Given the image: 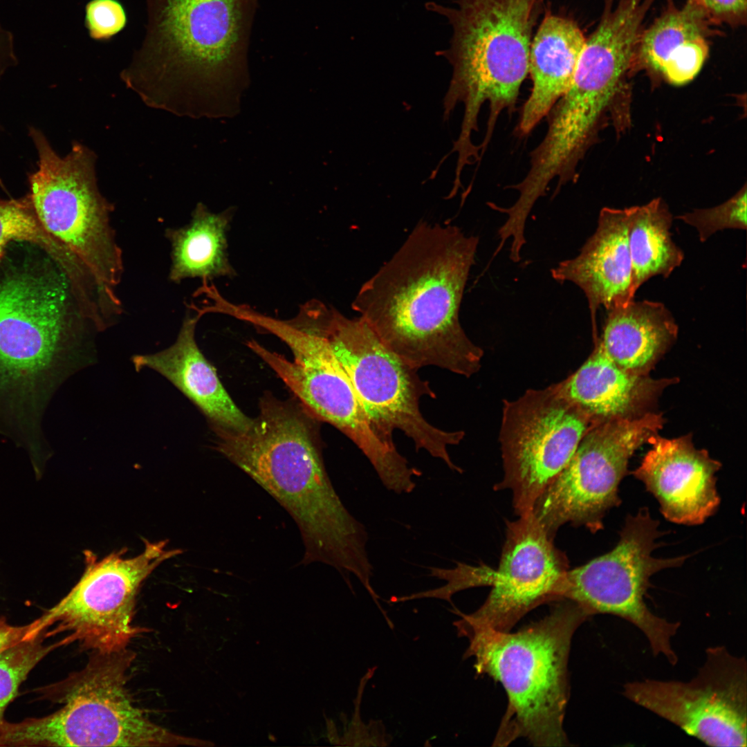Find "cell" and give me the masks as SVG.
<instances>
[{
  "instance_id": "obj_9",
  "label": "cell",
  "mask_w": 747,
  "mask_h": 747,
  "mask_svg": "<svg viewBox=\"0 0 747 747\" xmlns=\"http://www.w3.org/2000/svg\"><path fill=\"white\" fill-rule=\"evenodd\" d=\"M322 331L379 436L394 444L392 433L399 430L416 450H425L461 473L448 448L458 445L465 433L442 430L423 416L421 398L436 396L418 370L389 350L360 317L348 318L331 307Z\"/></svg>"
},
{
  "instance_id": "obj_29",
  "label": "cell",
  "mask_w": 747,
  "mask_h": 747,
  "mask_svg": "<svg viewBox=\"0 0 747 747\" xmlns=\"http://www.w3.org/2000/svg\"><path fill=\"white\" fill-rule=\"evenodd\" d=\"M127 15L118 0H91L85 7V25L89 37L97 41L111 39L127 24Z\"/></svg>"
},
{
  "instance_id": "obj_20",
  "label": "cell",
  "mask_w": 747,
  "mask_h": 747,
  "mask_svg": "<svg viewBox=\"0 0 747 747\" xmlns=\"http://www.w3.org/2000/svg\"><path fill=\"white\" fill-rule=\"evenodd\" d=\"M675 378L656 379L616 365L596 339L593 351L573 374L555 384L571 404L597 423L632 418L648 412Z\"/></svg>"
},
{
  "instance_id": "obj_10",
  "label": "cell",
  "mask_w": 747,
  "mask_h": 747,
  "mask_svg": "<svg viewBox=\"0 0 747 747\" xmlns=\"http://www.w3.org/2000/svg\"><path fill=\"white\" fill-rule=\"evenodd\" d=\"M663 535L648 508L627 515L611 551L568 570L559 601L575 602L588 617L610 614L628 621L643 633L654 655H663L674 665L678 657L672 639L681 624L655 615L645 601L650 578L663 569L681 566L688 557L653 556L660 546L657 540Z\"/></svg>"
},
{
  "instance_id": "obj_14",
  "label": "cell",
  "mask_w": 747,
  "mask_h": 747,
  "mask_svg": "<svg viewBox=\"0 0 747 747\" xmlns=\"http://www.w3.org/2000/svg\"><path fill=\"white\" fill-rule=\"evenodd\" d=\"M598 424L567 400L555 384L504 400L499 436L504 476L494 488L510 490L517 515L532 512L583 436Z\"/></svg>"
},
{
  "instance_id": "obj_30",
  "label": "cell",
  "mask_w": 747,
  "mask_h": 747,
  "mask_svg": "<svg viewBox=\"0 0 747 747\" xmlns=\"http://www.w3.org/2000/svg\"><path fill=\"white\" fill-rule=\"evenodd\" d=\"M686 4L712 26L737 27L746 23V0H687Z\"/></svg>"
},
{
  "instance_id": "obj_24",
  "label": "cell",
  "mask_w": 747,
  "mask_h": 747,
  "mask_svg": "<svg viewBox=\"0 0 747 747\" xmlns=\"http://www.w3.org/2000/svg\"><path fill=\"white\" fill-rule=\"evenodd\" d=\"M233 212L230 208L214 213L199 203L187 225L166 230L165 237L171 245V282L178 284L190 278L210 282L237 275L228 251Z\"/></svg>"
},
{
  "instance_id": "obj_23",
  "label": "cell",
  "mask_w": 747,
  "mask_h": 747,
  "mask_svg": "<svg viewBox=\"0 0 747 747\" xmlns=\"http://www.w3.org/2000/svg\"><path fill=\"white\" fill-rule=\"evenodd\" d=\"M607 311L597 338L605 353L627 371L649 374L677 338L674 317L663 304L649 300L633 299Z\"/></svg>"
},
{
  "instance_id": "obj_18",
  "label": "cell",
  "mask_w": 747,
  "mask_h": 747,
  "mask_svg": "<svg viewBox=\"0 0 747 747\" xmlns=\"http://www.w3.org/2000/svg\"><path fill=\"white\" fill-rule=\"evenodd\" d=\"M558 282H571L584 293L593 328L597 310H607L634 299L631 262L625 209L603 208L595 232L574 258L562 261L551 270Z\"/></svg>"
},
{
  "instance_id": "obj_12",
  "label": "cell",
  "mask_w": 747,
  "mask_h": 747,
  "mask_svg": "<svg viewBox=\"0 0 747 747\" xmlns=\"http://www.w3.org/2000/svg\"><path fill=\"white\" fill-rule=\"evenodd\" d=\"M661 414L648 412L632 418L611 419L583 436L565 467L536 501L533 513L555 537L565 524L591 533L603 528V519L621 504L619 485L634 453L663 428Z\"/></svg>"
},
{
  "instance_id": "obj_17",
  "label": "cell",
  "mask_w": 747,
  "mask_h": 747,
  "mask_svg": "<svg viewBox=\"0 0 747 747\" xmlns=\"http://www.w3.org/2000/svg\"><path fill=\"white\" fill-rule=\"evenodd\" d=\"M647 443L651 448L631 474L656 499L667 520L703 524L720 504L716 473L721 463L696 448L690 434L666 439L658 434Z\"/></svg>"
},
{
  "instance_id": "obj_32",
  "label": "cell",
  "mask_w": 747,
  "mask_h": 747,
  "mask_svg": "<svg viewBox=\"0 0 747 747\" xmlns=\"http://www.w3.org/2000/svg\"><path fill=\"white\" fill-rule=\"evenodd\" d=\"M30 624L14 626L0 619V653L26 639Z\"/></svg>"
},
{
  "instance_id": "obj_25",
  "label": "cell",
  "mask_w": 747,
  "mask_h": 747,
  "mask_svg": "<svg viewBox=\"0 0 747 747\" xmlns=\"http://www.w3.org/2000/svg\"><path fill=\"white\" fill-rule=\"evenodd\" d=\"M625 210L634 295L651 277L670 275L681 264L684 254L672 239V215L661 199Z\"/></svg>"
},
{
  "instance_id": "obj_28",
  "label": "cell",
  "mask_w": 747,
  "mask_h": 747,
  "mask_svg": "<svg viewBox=\"0 0 747 747\" xmlns=\"http://www.w3.org/2000/svg\"><path fill=\"white\" fill-rule=\"evenodd\" d=\"M676 218L694 227L701 242L723 229L746 230V186L723 204L709 209L697 210Z\"/></svg>"
},
{
  "instance_id": "obj_15",
  "label": "cell",
  "mask_w": 747,
  "mask_h": 747,
  "mask_svg": "<svg viewBox=\"0 0 747 747\" xmlns=\"http://www.w3.org/2000/svg\"><path fill=\"white\" fill-rule=\"evenodd\" d=\"M706 655L690 681H636L622 694L708 746L745 747L746 661L723 646L708 647Z\"/></svg>"
},
{
  "instance_id": "obj_27",
  "label": "cell",
  "mask_w": 747,
  "mask_h": 747,
  "mask_svg": "<svg viewBox=\"0 0 747 747\" xmlns=\"http://www.w3.org/2000/svg\"><path fill=\"white\" fill-rule=\"evenodd\" d=\"M44 633L12 646L0 653V733L7 722L4 712L15 697L21 683L35 666L55 648L59 642L44 644Z\"/></svg>"
},
{
  "instance_id": "obj_5",
  "label": "cell",
  "mask_w": 747,
  "mask_h": 747,
  "mask_svg": "<svg viewBox=\"0 0 747 747\" xmlns=\"http://www.w3.org/2000/svg\"><path fill=\"white\" fill-rule=\"evenodd\" d=\"M37 153V169L28 176V194L45 229L67 253L73 270L70 288L80 311L101 319L122 307L118 288L124 264L111 225L113 205L97 184L95 153L79 142L65 156L44 133L28 130Z\"/></svg>"
},
{
  "instance_id": "obj_26",
  "label": "cell",
  "mask_w": 747,
  "mask_h": 747,
  "mask_svg": "<svg viewBox=\"0 0 747 747\" xmlns=\"http://www.w3.org/2000/svg\"><path fill=\"white\" fill-rule=\"evenodd\" d=\"M12 241L31 243L42 249L64 274L73 277L71 260L60 243L39 221L29 194L18 199L0 201V262Z\"/></svg>"
},
{
  "instance_id": "obj_16",
  "label": "cell",
  "mask_w": 747,
  "mask_h": 747,
  "mask_svg": "<svg viewBox=\"0 0 747 747\" xmlns=\"http://www.w3.org/2000/svg\"><path fill=\"white\" fill-rule=\"evenodd\" d=\"M533 512L508 522L499 567L490 582L492 589L474 612L464 614L456 629L489 627L508 631L528 611L559 600L569 570L566 555L559 550Z\"/></svg>"
},
{
  "instance_id": "obj_11",
  "label": "cell",
  "mask_w": 747,
  "mask_h": 747,
  "mask_svg": "<svg viewBox=\"0 0 747 747\" xmlns=\"http://www.w3.org/2000/svg\"><path fill=\"white\" fill-rule=\"evenodd\" d=\"M167 542H145L141 553L124 551L101 559L84 552L85 569L75 585L57 604L30 623L26 639L67 632L62 645L77 642L95 653L121 652L140 631L133 623L136 596L144 581L163 562L181 553Z\"/></svg>"
},
{
  "instance_id": "obj_6",
  "label": "cell",
  "mask_w": 747,
  "mask_h": 747,
  "mask_svg": "<svg viewBox=\"0 0 747 747\" xmlns=\"http://www.w3.org/2000/svg\"><path fill=\"white\" fill-rule=\"evenodd\" d=\"M563 600L544 618L515 633L482 627L457 630L470 641L464 658L473 656L477 673L501 683L508 696L495 745L519 737L537 746L569 744L563 728L568 658L575 631L589 617L575 602Z\"/></svg>"
},
{
  "instance_id": "obj_31",
  "label": "cell",
  "mask_w": 747,
  "mask_h": 747,
  "mask_svg": "<svg viewBox=\"0 0 747 747\" xmlns=\"http://www.w3.org/2000/svg\"><path fill=\"white\" fill-rule=\"evenodd\" d=\"M17 63L12 33L0 25V80L5 73ZM0 185L3 186L0 178Z\"/></svg>"
},
{
  "instance_id": "obj_13",
  "label": "cell",
  "mask_w": 747,
  "mask_h": 747,
  "mask_svg": "<svg viewBox=\"0 0 747 747\" xmlns=\"http://www.w3.org/2000/svg\"><path fill=\"white\" fill-rule=\"evenodd\" d=\"M267 331L288 346L293 361L254 340L247 342L248 348L277 374L315 418L332 425L350 439L375 471L391 468L399 452L373 427L322 327L273 318Z\"/></svg>"
},
{
  "instance_id": "obj_21",
  "label": "cell",
  "mask_w": 747,
  "mask_h": 747,
  "mask_svg": "<svg viewBox=\"0 0 747 747\" xmlns=\"http://www.w3.org/2000/svg\"><path fill=\"white\" fill-rule=\"evenodd\" d=\"M585 41L574 21L551 14L543 19L530 46L533 84L519 121L522 134L529 133L569 88Z\"/></svg>"
},
{
  "instance_id": "obj_4",
  "label": "cell",
  "mask_w": 747,
  "mask_h": 747,
  "mask_svg": "<svg viewBox=\"0 0 747 747\" xmlns=\"http://www.w3.org/2000/svg\"><path fill=\"white\" fill-rule=\"evenodd\" d=\"M64 274L44 264L0 273V437L21 449L44 444L57 391L84 365L83 323Z\"/></svg>"
},
{
  "instance_id": "obj_8",
  "label": "cell",
  "mask_w": 747,
  "mask_h": 747,
  "mask_svg": "<svg viewBox=\"0 0 747 747\" xmlns=\"http://www.w3.org/2000/svg\"><path fill=\"white\" fill-rule=\"evenodd\" d=\"M127 649L95 653L62 685L61 709L42 718L7 723L0 746H176L201 745L151 721L131 697Z\"/></svg>"
},
{
  "instance_id": "obj_7",
  "label": "cell",
  "mask_w": 747,
  "mask_h": 747,
  "mask_svg": "<svg viewBox=\"0 0 747 747\" xmlns=\"http://www.w3.org/2000/svg\"><path fill=\"white\" fill-rule=\"evenodd\" d=\"M457 7L429 3L453 28L451 46L443 52L453 66L452 104L465 113L459 138L471 140L483 104L490 113L483 145H488L500 113L513 110L528 74L532 33L544 0H456Z\"/></svg>"
},
{
  "instance_id": "obj_19",
  "label": "cell",
  "mask_w": 747,
  "mask_h": 747,
  "mask_svg": "<svg viewBox=\"0 0 747 747\" xmlns=\"http://www.w3.org/2000/svg\"><path fill=\"white\" fill-rule=\"evenodd\" d=\"M200 318L188 312L176 341L160 351L133 356L134 368H149L167 379L203 414L214 432L243 431L252 418L237 406L198 347L195 331Z\"/></svg>"
},
{
  "instance_id": "obj_3",
  "label": "cell",
  "mask_w": 747,
  "mask_h": 747,
  "mask_svg": "<svg viewBox=\"0 0 747 747\" xmlns=\"http://www.w3.org/2000/svg\"><path fill=\"white\" fill-rule=\"evenodd\" d=\"M258 0H145L144 35L121 73L148 102L177 113L232 117L250 83Z\"/></svg>"
},
{
  "instance_id": "obj_22",
  "label": "cell",
  "mask_w": 747,
  "mask_h": 747,
  "mask_svg": "<svg viewBox=\"0 0 747 747\" xmlns=\"http://www.w3.org/2000/svg\"><path fill=\"white\" fill-rule=\"evenodd\" d=\"M686 3H670L638 40L631 68H645L668 82L683 85L701 69L709 53L708 39L715 32Z\"/></svg>"
},
{
  "instance_id": "obj_2",
  "label": "cell",
  "mask_w": 747,
  "mask_h": 747,
  "mask_svg": "<svg viewBox=\"0 0 747 747\" xmlns=\"http://www.w3.org/2000/svg\"><path fill=\"white\" fill-rule=\"evenodd\" d=\"M318 421L299 402L266 393L251 425L241 432H216L214 448L292 517L304 547L300 564L334 568L351 591L354 575L370 592L374 568L367 549L368 532L329 479Z\"/></svg>"
},
{
  "instance_id": "obj_1",
  "label": "cell",
  "mask_w": 747,
  "mask_h": 747,
  "mask_svg": "<svg viewBox=\"0 0 747 747\" xmlns=\"http://www.w3.org/2000/svg\"><path fill=\"white\" fill-rule=\"evenodd\" d=\"M478 244L456 226L420 222L361 286L353 310L410 367L472 376L483 351L465 334L459 311Z\"/></svg>"
}]
</instances>
